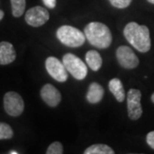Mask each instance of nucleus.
Listing matches in <instances>:
<instances>
[{"mask_svg": "<svg viewBox=\"0 0 154 154\" xmlns=\"http://www.w3.org/2000/svg\"><path fill=\"white\" fill-rule=\"evenodd\" d=\"M44 5L49 9H54L56 7V0H42Z\"/></svg>", "mask_w": 154, "mask_h": 154, "instance_id": "21", "label": "nucleus"}, {"mask_svg": "<svg viewBox=\"0 0 154 154\" xmlns=\"http://www.w3.org/2000/svg\"><path fill=\"white\" fill-rule=\"evenodd\" d=\"M111 5L118 9H125L130 5L132 0H109Z\"/></svg>", "mask_w": 154, "mask_h": 154, "instance_id": "19", "label": "nucleus"}, {"mask_svg": "<svg viewBox=\"0 0 154 154\" xmlns=\"http://www.w3.org/2000/svg\"><path fill=\"white\" fill-rule=\"evenodd\" d=\"M149 3H151V4H153L154 5V0H147Z\"/></svg>", "mask_w": 154, "mask_h": 154, "instance_id": "25", "label": "nucleus"}, {"mask_svg": "<svg viewBox=\"0 0 154 154\" xmlns=\"http://www.w3.org/2000/svg\"><path fill=\"white\" fill-rule=\"evenodd\" d=\"M128 42L140 52H147L151 48L150 32L146 26H140L134 22L128 23L123 30Z\"/></svg>", "mask_w": 154, "mask_h": 154, "instance_id": "1", "label": "nucleus"}, {"mask_svg": "<svg viewBox=\"0 0 154 154\" xmlns=\"http://www.w3.org/2000/svg\"><path fill=\"white\" fill-rule=\"evenodd\" d=\"M40 96L45 104L51 107H56L61 102L60 92L51 84H45L40 90Z\"/></svg>", "mask_w": 154, "mask_h": 154, "instance_id": "10", "label": "nucleus"}, {"mask_svg": "<svg viewBox=\"0 0 154 154\" xmlns=\"http://www.w3.org/2000/svg\"><path fill=\"white\" fill-rule=\"evenodd\" d=\"M84 33L89 43L99 49L108 48L112 42V35L110 29L101 22L88 23L84 29Z\"/></svg>", "mask_w": 154, "mask_h": 154, "instance_id": "2", "label": "nucleus"}, {"mask_svg": "<svg viewBox=\"0 0 154 154\" xmlns=\"http://www.w3.org/2000/svg\"><path fill=\"white\" fill-rule=\"evenodd\" d=\"M141 92L138 89H129L127 95L128 114L131 120H138L143 113L140 104Z\"/></svg>", "mask_w": 154, "mask_h": 154, "instance_id": "6", "label": "nucleus"}, {"mask_svg": "<svg viewBox=\"0 0 154 154\" xmlns=\"http://www.w3.org/2000/svg\"><path fill=\"white\" fill-rule=\"evenodd\" d=\"M4 107L6 113L11 116H18L24 110V101L16 92H8L4 96Z\"/></svg>", "mask_w": 154, "mask_h": 154, "instance_id": "5", "label": "nucleus"}, {"mask_svg": "<svg viewBox=\"0 0 154 154\" xmlns=\"http://www.w3.org/2000/svg\"><path fill=\"white\" fill-rule=\"evenodd\" d=\"M13 130L11 127L5 122H0V140H7L13 137Z\"/></svg>", "mask_w": 154, "mask_h": 154, "instance_id": "17", "label": "nucleus"}, {"mask_svg": "<svg viewBox=\"0 0 154 154\" xmlns=\"http://www.w3.org/2000/svg\"><path fill=\"white\" fill-rule=\"evenodd\" d=\"M4 16H5V13H4V11L0 10V21H1V20L4 18Z\"/></svg>", "mask_w": 154, "mask_h": 154, "instance_id": "22", "label": "nucleus"}, {"mask_svg": "<svg viewBox=\"0 0 154 154\" xmlns=\"http://www.w3.org/2000/svg\"><path fill=\"white\" fill-rule=\"evenodd\" d=\"M17 57V53L13 45L7 42H0V64L6 65L13 63Z\"/></svg>", "mask_w": 154, "mask_h": 154, "instance_id": "11", "label": "nucleus"}, {"mask_svg": "<svg viewBox=\"0 0 154 154\" xmlns=\"http://www.w3.org/2000/svg\"><path fill=\"white\" fill-rule=\"evenodd\" d=\"M49 12L41 6H35L29 9L25 14V21L28 25L38 28L44 25L49 20Z\"/></svg>", "mask_w": 154, "mask_h": 154, "instance_id": "9", "label": "nucleus"}, {"mask_svg": "<svg viewBox=\"0 0 154 154\" xmlns=\"http://www.w3.org/2000/svg\"><path fill=\"white\" fill-rule=\"evenodd\" d=\"M45 69L51 76L58 82H64L68 79L67 69L63 62L57 57H49L45 60Z\"/></svg>", "mask_w": 154, "mask_h": 154, "instance_id": "7", "label": "nucleus"}, {"mask_svg": "<svg viewBox=\"0 0 154 154\" xmlns=\"http://www.w3.org/2000/svg\"><path fill=\"white\" fill-rule=\"evenodd\" d=\"M146 142L152 148L154 149V131L148 133L146 135Z\"/></svg>", "mask_w": 154, "mask_h": 154, "instance_id": "20", "label": "nucleus"}, {"mask_svg": "<svg viewBox=\"0 0 154 154\" xmlns=\"http://www.w3.org/2000/svg\"><path fill=\"white\" fill-rule=\"evenodd\" d=\"M116 58L119 64L124 69H132L139 65V58L131 48L126 45L119 46L116 50Z\"/></svg>", "mask_w": 154, "mask_h": 154, "instance_id": "8", "label": "nucleus"}, {"mask_svg": "<svg viewBox=\"0 0 154 154\" xmlns=\"http://www.w3.org/2000/svg\"><path fill=\"white\" fill-rule=\"evenodd\" d=\"M18 152H15V151H11L10 152V154H17Z\"/></svg>", "mask_w": 154, "mask_h": 154, "instance_id": "23", "label": "nucleus"}, {"mask_svg": "<svg viewBox=\"0 0 154 154\" xmlns=\"http://www.w3.org/2000/svg\"><path fill=\"white\" fill-rule=\"evenodd\" d=\"M63 63L70 75L78 81L85 79L88 75V67L80 57L72 53H67L63 57Z\"/></svg>", "mask_w": 154, "mask_h": 154, "instance_id": "4", "label": "nucleus"}, {"mask_svg": "<svg viewBox=\"0 0 154 154\" xmlns=\"http://www.w3.org/2000/svg\"><path fill=\"white\" fill-rule=\"evenodd\" d=\"M151 99H152V101L154 103V93L152 94V98H151Z\"/></svg>", "mask_w": 154, "mask_h": 154, "instance_id": "24", "label": "nucleus"}, {"mask_svg": "<svg viewBox=\"0 0 154 154\" xmlns=\"http://www.w3.org/2000/svg\"><path fill=\"white\" fill-rule=\"evenodd\" d=\"M12 14L15 17H22L26 8V0H11Z\"/></svg>", "mask_w": 154, "mask_h": 154, "instance_id": "16", "label": "nucleus"}, {"mask_svg": "<svg viewBox=\"0 0 154 154\" xmlns=\"http://www.w3.org/2000/svg\"><path fill=\"white\" fill-rule=\"evenodd\" d=\"M108 87L110 89V93L114 95V97L118 102H123V100L125 99V91L122 82L119 79L114 78L112 80H110V82L108 84Z\"/></svg>", "mask_w": 154, "mask_h": 154, "instance_id": "13", "label": "nucleus"}, {"mask_svg": "<svg viewBox=\"0 0 154 154\" xmlns=\"http://www.w3.org/2000/svg\"><path fill=\"white\" fill-rule=\"evenodd\" d=\"M105 94L103 87L98 82H92L88 88L87 99L91 104H97L100 102Z\"/></svg>", "mask_w": 154, "mask_h": 154, "instance_id": "12", "label": "nucleus"}, {"mask_svg": "<svg viewBox=\"0 0 154 154\" xmlns=\"http://www.w3.org/2000/svg\"><path fill=\"white\" fill-rule=\"evenodd\" d=\"M115 152L105 144H94L84 151V154H114Z\"/></svg>", "mask_w": 154, "mask_h": 154, "instance_id": "15", "label": "nucleus"}, {"mask_svg": "<svg viewBox=\"0 0 154 154\" xmlns=\"http://www.w3.org/2000/svg\"><path fill=\"white\" fill-rule=\"evenodd\" d=\"M86 62L88 63L89 68L94 70V71H98L99 69L102 66V57L98 51H89L86 54Z\"/></svg>", "mask_w": 154, "mask_h": 154, "instance_id": "14", "label": "nucleus"}, {"mask_svg": "<svg viewBox=\"0 0 154 154\" xmlns=\"http://www.w3.org/2000/svg\"><path fill=\"white\" fill-rule=\"evenodd\" d=\"M57 37L61 43L73 48L82 46L86 40L85 33L78 28L68 25L62 26L57 30Z\"/></svg>", "mask_w": 154, "mask_h": 154, "instance_id": "3", "label": "nucleus"}, {"mask_svg": "<svg viewBox=\"0 0 154 154\" xmlns=\"http://www.w3.org/2000/svg\"><path fill=\"white\" fill-rule=\"evenodd\" d=\"M63 152V145L58 141H55L51 144L46 151L47 154H62Z\"/></svg>", "mask_w": 154, "mask_h": 154, "instance_id": "18", "label": "nucleus"}]
</instances>
